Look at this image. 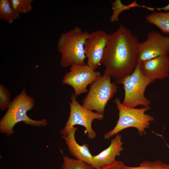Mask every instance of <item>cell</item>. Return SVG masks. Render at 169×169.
I'll use <instances>...</instances> for the list:
<instances>
[{
  "label": "cell",
  "instance_id": "cell-8",
  "mask_svg": "<svg viewBox=\"0 0 169 169\" xmlns=\"http://www.w3.org/2000/svg\"><path fill=\"white\" fill-rule=\"evenodd\" d=\"M100 73L94 70L86 64H73L70 71L64 76L62 83L71 86L77 96L88 92L87 87L101 75Z\"/></svg>",
  "mask_w": 169,
  "mask_h": 169
},
{
  "label": "cell",
  "instance_id": "cell-10",
  "mask_svg": "<svg viewBox=\"0 0 169 169\" xmlns=\"http://www.w3.org/2000/svg\"><path fill=\"white\" fill-rule=\"evenodd\" d=\"M169 53V37L156 31H150L146 39L139 43L138 64Z\"/></svg>",
  "mask_w": 169,
  "mask_h": 169
},
{
  "label": "cell",
  "instance_id": "cell-17",
  "mask_svg": "<svg viewBox=\"0 0 169 169\" xmlns=\"http://www.w3.org/2000/svg\"><path fill=\"white\" fill-rule=\"evenodd\" d=\"M63 158L61 169H94L90 164L82 161L64 155Z\"/></svg>",
  "mask_w": 169,
  "mask_h": 169
},
{
  "label": "cell",
  "instance_id": "cell-9",
  "mask_svg": "<svg viewBox=\"0 0 169 169\" xmlns=\"http://www.w3.org/2000/svg\"><path fill=\"white\" fill-rule=\"evenodd\" d=\"M110 34L97 30L89 33L85 41L84 50L86 64L95 70L102 64L104 54L110 39Z\"/></svg>",
  "mask_w": 169,
  "mask_h": 169
},
{
  "label": "cell",
  "instance_id": "cell-18",
  "mask_svg": "<svg viewBox=\"0 0 169 169\" xmlns=\"http://www.w3.org/2000/svg\"><path fill=\"white\" fill-rule=\"evenodd\" d=\"M10 2L14 10L17 13H27L32 9V0H10Z\"/></svg>",
  "mask_w": 169,
  "mask_h": 169
},
{
  "label": "cell",
  "instance_id": "cell-22",
  "mask_svg": "<svg viewBox=\"0 0 169 169\" xmlns=\"http://www.w3.org/2000/svg\"><path fill=\"white\" fill-rule=\"evenodd\" d=\"M158 11H160L161 10H163L165 11H169V3L166 6L161 8H156Z\"/></svg>",
  "mask_w": 169,
  "mask_h": 169
},
{
  "label": "cell",
  "instance_id": "cell-20",
  "mask_svg": "<svg viewBox=\"0 0 169 169\" xmlns=\"http://www.w3.org/2000/svg\"><path fill=\"white\" fill-rule=\"evenodd\" d=\"M10 93L9 91L2 85H0V109L2 110L8 109L11 102L10 101Z\"/></svg>",
  "mask_w": 169,
  "mask_h": 169
},
{
  "label": "cell",
  "instance_id": "cell-21",
  "mask_svg": "<svg viewBox=\"0 0 169 169\" xmlns=\"http://www.w3.org/2000/svg\"><path fill=\"white\" fill-rule=\"evenodd\" d=\"M126 166L122 161L115 160L110 163L101 166L97 169H126Z\"/></svg>",
  "mask_w": 169,
  "mask_h": 169
},
{
  "label": "cell",
  "instance_id": "cell-7",
  "mask_svg": "<svg viewBox=\"0 0 169 169\" xmlns=\"http://www.w3.org/2000/svg\"><path fill=\"white\" fill-rule=\"evenodd\" d=\"M70 99L71 102H69L70 108L69 116L64 127L60 131V133L62 136H66L70 129L75 125H79L85 128L84 134H87L89 139H94L96 134L92 129V122L95 119L103 120L104 115L93 112L84 108L77 101L76 97L73 94L72 95Z\"/></svg>",
  "mask_w": 169,
  "mask_h": 169
},
{
  "label": "cell",
  "instance_id": "cell-2",
  "mask_svg": "<svg viewBox=\"0 0 169 169\" xmlns=\"http://www.w3.org/2000/svg\"><path fill=\"white\" fill-rule=\"evenodd\" d=\"M34 105V100L27 95L24 88L11 102L6 112L1 119L0 132L7 136L11 135L14 133L13 128L15 125L20 122L33 126H46L47 124L46 119L35 120L27 115V111L32 109Z\"/></svg>",
  "mask_w": 169,
  "mask_h": 169
},
{
  "label": "cell",
  "instance_id": "cell-12",
  "mask_svg": "<svg viewBox=\"0 0 169 169\" xmlns=\"http://www.w3.org/2000/svg\"><path fill=\"white\" fill-rule=\"evenodd\" d=\"M121 136L117 134L111 140L109 146L99 154L93 156L90 165L94 169L110 163L115 160L116 156H119L123 150Z\"/></svg>",
  "mask_w": 169,
  "mask_h": 169
},
{
  "label": "cell",
  "instance_id": "cell-13",
  "mask_svg": "<svg viewBox=\"0 0 169 169\" xmlns=\"http://www.w3.org/2000/svg\"><path fill=\"white\" fill-rule=\"evenodd\" d=\"M77 129V127H73L70 129L66 136H63L62 137L65 140L69 151L71 155L76 159L90 165L93 156L90 152L88 145L84 143L80 145L75 140V134Z\"/></svg>",
  "mask_w": 169,
  "mask_h": 169
},
{
  "label": "cell",
  "instance_id": "cell-3",
  "mask_svg": "<svg viewBox=\"0 0 169 169\" xmlns=\"http://www.w3.org/2000/svg\"><path fill=\"white\" fill-rule=\"evenodd\" d=\"M89 33L78 27L62 33L58 41L57 47L61 55V65L66 68L73 64H85L84 50L85 41Z\"/></svg>",
  "mask_w": 169,
  "mask_h": 169
},
{
  "label": "cell",
  "instance_id": "cell-1",
  "mask_svg": "<svg viewBox=\"0 0 169 169\" xmlns=\"http://www.w3.org/2000/svg\"><path fill=\"white\" fill-rule=\"evenodd\" d=\"M139 43L137 37L123 25L110 34L102 62L104 73L115 81L131 74L138 64Z\"/></svg>",
  "mask_w": 169,
  "mask_h": 169
},
{
  "label": "cell",
  "instance_id": "cell-4",
  "mask_svg": "<svg viewBox=\"0 0 169 169\" xmlns=\"http://www.w3.org/2000/svg\"><path fill=\"white\" fill-rule=\"evenodd\" d=\"M114 102L119 111V119L116 125L111 131L104 135V138L109 139L123 130L130 127L136 128L140 135L146 133L150 122L154 120V117L145 113L150 109V106L137 109L124 105L120 100L115 98Z\"/></svg>",
  "mask_w": 169,
  "mask_h": 169
},
{
  "label": "cell",
  "instance_id": "cell-16",
  "mask_svg": "<svg viewBox=\"0 0 169 169\" xmlns=\"http://www.w3.org/2000/svg\"><path fill=\"white\" fill-rule=\"evenodd\" d=\"M19 18V14L16 13L11 6L9 0H1L0 1V18L4 20L9 24Z\"/></svg>",
  "mask_w": 169,
  "mask_h": 169
},
{
  "label": "cell",
  "instance_id": "cell-15",
  "mask_svg": "<svg viewBox=\"0 0 169 169\" xmlns=\"http://www.w3.org/2000/svg\"><path fill=\"white\" fill-rule=\"evenodd\" d=\"M112 5L113 11L110 20L112 22H118L119 20V16L122 12L126 10H129L132 8H143L152 11H154L155 9V8L139 5L137 3L136 1H134L128 5H125L121 3L120 0H116L112 2Z\"/></svg>",
  "mask_w": 169,
  "mask_h": 169
},
{
  "label": "cell",
  "instance_id": "cell-11",
  "mask_svg": "<svg viewBox=\"0 0 169 169\" xmlns=\"http://www.w3.org/2000/svg\"><path fill=\"white\" fill-rule=\"evenodd\" d=\"M144 75L154 81L169 76L168 54L160 56L138 63Z\"/></svg>",
  "mask_w": 169,
  "mask_h": 169
},
{
  "label": "cell",
  "instance_id": "cell-14",
  "mask_svg": "<svg viewBox=\"0 0 169 169\" xmlns=\"http://www.w3.org/2000/svg\"><path fill=\"white\" fill-rule=\"evenodd\" d=\"M147 22L153 24L166 34L169 33V12L153 11L146 17Z\"/></svg>",
  "mask_w": 169,
  "mask_h": 169
},
{
  "label": "cell",
  "instance_id": "cell-5",
  "mask_svg": "<svg viewBox=\"0 0 169 169\" xmlns=\"http://www.w3.org/2000/svg\"><path fill=\"white\" fill-rule=\"evenodd\" d=\"M154 82L144 75L138 64L131 74L115 81L116 83L123 85L124 97L122 103L132 108L138 105L149 106L151 102L146 97L144 93L147 86Z\"/></svg>",
  "mask_w": 169,
  "mask_h": 169
},
{
  "label": "cell",
  "instance_id": "cell-19",
  "mask_svg": "<svg viewBox=\"0 0 169 169\" xmlns=\"http://www.w3.org/2000/svg\"><path fill=\"white\" fill-rule=\"evenodd\" d=\"M126 169H169V165L160 160H156L153 162L146 160L142 162L138 166H126Z\"/></svg>",
  "mask_w": 169,
  "mask_h": 169
},
{
  "label": "cell",
  "instance_id": "cell-6",
  "mask_svg": "<svg viewBox=\"0 0 169 169\" xmlns=\"http://www.w3.org/2000/svg\"><path fill=\"white\" fill-rule=\"evenodd\" d=\"M111 77L104 73L91 84L82 106L86 109L104 115L108 102L117 92L118 86L111 81Z\"/></svg>",
  "mask_w": 169,
  "mask_h": 169
}]
</instances>
